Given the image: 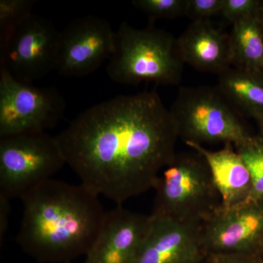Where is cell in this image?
I'll return each instance as SVG.
<instances>
[{
    "label": "cell",
    "instance_id": "obj_26",
    "mask_svg": "<svg viewBox=\"0 0 263 263\" xmlns=\"http://www.w3.org/2000/svg\"><path fill=\"white\" fill-rule=\"evenodd\" d=\"M258 256L259 257L263 258V237L262 240H261L260 245H259Z\"/></svg>",
    "mask_w": 263,
    "mask_h": 263
},
{
    "label": "cell",
    "instance_id": "obj_10",
    "mask_svg": "<svg viewBox=\"0 0 263 263\" xmlns=\"http://www.w3.org/2000/svg\"><path fill=\"white\" fill-rule=\"evenodd\" d=\"M263 237V199L219 207L202 222V243L211 254L258 256ZM259 257V256H258Z\"/></svg>",
    "mask_w": 263,
    "mask_h": 263
},
{
    "label": "cell",
    "instance_id": "obj_8",
    "mask_svg": "<svg viewBox=\"0 0 263 263\" xmlns=\"http://www.w3.org/2000/svg\"><path fill=\"white\" fill-rule=\"evenodd\" d=\"M59 36L51 21L32 14L0 48V66L19 81L41 80L56 70Z\"/></svg>",
    "mask_w": 263,
    "mask_h": 263
},
{
    "label": "cell",
    "instance_id": "obj_23",
    "mask_svg": "<svg viewBox=\"0 0 263 263\" xmlns=\"http://www.w3.org/2000/svg\"><path fill=\"white\" fill-rule=\"evenodd\" d=\"M10 199L5 195H0V238H4L8 227L10 212Z\"/></svg>",
    "mask_w": 263,
    "mask_h": 263
},
{
    "label": "cell",
    "instance_id": "obj_2",
    "mask_svg": "<svg viewBox=\"0 0 263 263\" xmlns=\"http://www.w3.org/2000/svg\"><path fill=\"white\" fill-rule=\"evenodd\" d=\"M99 197L81 183L48 180L22 199L17 243L41 263L70 262L86 256L105 214Z\"/></svg>",
    "mask_w": 263,
    "mask_h": 263
},
{
    "label": "cell",
    "instance_id": "obj_27",
    "mask_svg": "<svg viewBox=\"0 0 263 263\" xmlns=\"http://www.w3.org/2000/svg\"><path fill=\"white\" fill-rule=\"evenodd\" d=\"M199 263H209V259H208V257L206 259H204L203 261H202V262Z\"/></svg>",
    "mask_w": 263,
    "mask_h": 263
},
{
    "label": "cell",
    "instance_id": "obj_13",
    "mask_svg": "<svg viewBox=\"0 0 263 263\" xmlns=\"http://www.w3.org/2000/svg\"><path fill=\"white\" fill-rule=\"evenodd\" d=\"M176 48L181 62L197 70L219 75L232 67L229 34L209 20L192 22L176 38Z\"/></svg>",
    "mask_w": 263,
    "mask_h": 263
},
{
    "label": "cell",
    "instance_id": "obj_14",
    "mask_svg": "<svg viewBox=\"0 0 263 263\" xmlns=\"http://www.w3.org/2000/svg\"><path fill=\"white\" fill-rule=\"evenodd\" d=\"M206 160L221 198V206L231 207L248 201L252 193L251 174L241 156L233 145L212 152L201 144L185 142Z\"/></svg>",
    "mask_w": 263,
    "mask_h": 263
},
{
    "label": "cell",
    "instance_id": "obj_17",
    "mask_svg": "<svg viewBox=\"0 0 263 263\" xmlns=\"http://www.w3.org/2000/svg\"><path fill=\"white\" fill-rule=\"evenodd\" d=\"M245 161L252 178V189L248 201L263 199V140L259 135L235 147ZM247 201V202H248Z\"/></svg>",
    "mask_w": 263,
    "mask_h": 263
},
{
    "label": "cell",
    "instance_id": "obj_5",
    "mask_svg": "<svg viewBox=\"0 0 263 263\" xmlns=\"http://www.w3.org/2000/svg\"><path fill=\"white\" fill-rule=\"evenodd\" d=\"M169 110L184 142L237 147L251 136L217 87H181Z\"/></svg>",
    "mask_w": 263,
    "mask_h": 263
},
{
    "label": "cell",
    "instance_id": "obj_19",
    "mask_svg": "<svg viewBox=\"0 0 263 263\" xmlns=\"http://www.w3.org/2000/svg\"><path fill=\"white\" fill-rule=\"evenodd\" d=\"M132 4L149 18H175L184 15L186 0H134Z\"/></svg>",
    "mask_w": 263,
    "mask_h": 263
},
{
    "label": "cell",
    "instance_id": "obj_16",
    "mask_svg": "<svg viewBox=\"0 0 263 263\" xmlns=\"http://www.w3.org/2000/svg\"><path fill=\"white\" fill-rule=\"evenodd\" d=\"M229 37L232 66L263 72V33L255 15L233 24Z\"/></svg>",
    "mask_w": 263,
    "mask_h": 263
},
{
    "label": "cell",
    "instance_id": "obj_18",
    "mask_svg": "<svg viewBox=\"0 0 263 263\" xmlns=\"http://www.w3.org/2000/svg\"><path fill=\"white\" fill-rule=\"evenodd\" d=\"M37 0H0V48L21 24L32 15Z\"/></svg>",
    "mask_w": 263,
    "mask_h": 263
},
{
    "label": "cell",
    "instance_id": "obj_1",
    "mask_svg": "<svg viewBox=\"0 0 263 263\" xmlns=\"http://www.w3.org/2000/svg\"><path fill=\"white\" fill-rule=\"evenodd\" d=\"M55 137L81 184L122 205L154 189L179 134L158 93L146 91L97 104Z\"/></svg>",
    "mask_w": 263,
    "mask_h": 263
},
{
    "label": "cell",
    "instance_id": "obj_24",
    "mask_svg": "<svg viewBox=\"0 0 263 263\" xmlns=\"http://www.w3.org/2000/svg\"><path fill=\"white\" fill-rule=\"evenodd\" d=\"M255 16L263 33V2L262 5L259 7L258 11L256 13Z\"/></svg>",
    "mask_w": 263,
    "mask_h": 263
},
{
    "label": "cell",
    "instance_id": "obj_22",
    "mask_svg": "<svg viewBox=\"0 0 263 263\" xmlns=\"http://www.w3.org/2000/svg\"><path fill=\"white\" fill-rule=\"evenodd\" d=\"M209 263H259V257L249 254H211Z\"/></svg>",
    "mask_w": 263,
    "mask_h": 263
},
{
    "label": "cell",
    "instance_id": "obj_21",
    "mask_svg": "<svg viewBox=\"0 0 263 263\" xmlns=\"http://www.w3.org/2000/svg\"><path fill=\"white\" fill-rule=\"evenodd\" d=\"M224 0H186L185 16L195 21L209 20L220 15Z\"/></svg>",
    "mask_w": 263,
    "mask_h": 263
},
{
    "label": "cell",
    "instance_id": "obj_20",
    "mask_svg": "<svg viewBox=\"0 0 263 263\" xmlns=\"http://www.w3.org/2000/svg\"><path fill=\"white\" fill-rule=\"evenodd\" d=\"M263 1L261 0H224L221 16L230 23L255 15Z\"/></svg>",
    "mask_w": 263,
    "mask_h": 263
},
{
    "label": "cell",
    "instance_id": "obj_15",
    "mask_svg": "<svg viewBox=\"0 0 263 263\" xmlns=\"http://www.w3.org/2000/svg\"><path fill=\"white\" fill-rule=\"evenodd\" d=\"M235 108L253 119L263 114V72L235 67L221 72L216 86Z\"/></svg>",
    "mask_w": 263,
    "mask_h": 263
},
{
    "label": "cell",
    "instance_id": "obj_4",
    "mask_svg": "<svg viewBox=\"0 0 263 263\" xmlns=\"http://www.w3.org/2000/svg\"><path fill=\"white\" fill-rule=\"evenodd\" d=\"M154 189L152 214L176 220L204 222L221 205L210 167L197 152L176 153Z\"/></svg>",
    "mask_w": 263,
    "mask_h": 263
},
{
    "label": "cell",
    "instance_id": "obj_25",
    "mask_svg": "<svg viewBox=\"0 0 263 263\" xmlns=\"http://www.w3.org/2000/svg\"><path fill=\"white\" fill-rule=\"evenodd\" d=\"M254 119L256 121V122H257V126H258V135L263 140V114L262 115L258 116V117L254 118Z\"/></svg>",
    "mask_w": 263,
    "mask_h": 263
},
{
    "label": "cell",
    "instance_id": "obj_11",
    "mask_svg": "<svg viewBox=\"0 0 263 263\" xmlns=\"http://www.w3.org/2000/svg\"><path fill=\"white\" fill-rule=\"evenodd\" d=\"M149 228L134 263H199L207 258L202 222L150 215Z\"/></svg>",
    "mask_w": 263,
    "mask_h": 263
},
{
    "label": "cell",
    "instance_id": "obj_12",
    "mask_svg": "<svg viewBox=\"0 0 263 263\" xmlns=\"http://www.w3.org/2000/svg\"><path fill=\"white\" fill-rule=\"evenodd\" d=\"M151 217L117 205L105 212L98 237L84 263H134Z\"/></svg>",
    "mask_w": 263,
    "mask_h": 263
},
{
    "label": "cell",
    "instance_id": "obj_28",
    "mask_svg": "<svg viewBox=\"0 0 263 263\" xmlns=\"http://www.w3.org/2000/svg\"><path fill=\"white\" fill-rule=\"evenodd\" d=\"M259 263H263V258L259 257Z\"/></svg>",
    "mask_w": 263,
    "mask_h": 263
},
{
    "label": "cell",
    "instance_id": "obj_6",
    "mask_svg": "<svg viewBox=\"0 0 263 263\" xmlns=\"http://www.w3.org/2000/svg\"><path fill=\"white\" fill-rule=\"evenodd\" d=\"M65 164L56 137L46 132L0 137V195L22 200Z\"/></svg>",
    "mask_w": 263,
    "mask_h": 263
},
{
    "label": "cell",
    "instance_id": "obj_7",
    "mask_svg": "<svg viewBox=\"0 0 263 263\" xmlns=\"http://www.w3.org/2000/svg\"><path fill=\"white\" fill-rule=\"evenodd\" d=\"M65 108L54 86L19 81L0 66V137L46 132L61 120Z\"/></svg>",
    "mask_w": 263,
    "mask_h": 263
},
{
    "label": "cell",
    "instance_id": "obj_3",
    "mask_svg": "<svg viewBox=\"0 0 263 263\" xmlns=\"http://www.w3.org/2000/svg\"><path fill=\"white\" fill-rule=\"evenodd\" d=\"M183 67L172 34L153 24L136 29L123 22L116 32V49L106 71L119 84L175 86L181 82Z\"/></svg>",
    "mask_w": 263,
    "mask_h": 263
},
{
    "label": "cell",
    "instance_id": "obj_29",
    "mask_svg": "<svg viewBox=\"0 0 263 263\" xmlns=\"http://www.w3.org/2000/svg\"><path fill=\"white\" fill-rule=\"evenodd\" d=\"M66 263H72V262H66Z\"/></svg>",
    "mask_w": 263,
    "mask_h": 263
},
{
    "label": "cell",
    "instance_id": "obj_9",
    "mask_svg": "<svg viewBox=\"0 0 263 263\" xmlns=\"http://www.w3.org/2000/svg\"><path fill=\"white\" fill-rule=\"evenodd\" d=\"M116 49V32L106 19L88 15L71 21L60 32L56 71L65 77L92 73Z\"/></svg>",
    "mask_w": 263,
    "mask_h": 263
}]
</instances>
